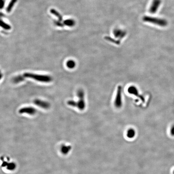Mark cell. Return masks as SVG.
Listing matches in <instances>:
<instances>
[{
	"mask_svg": "<svg viewBox=\"0 0 174 174\" xmlns=\"http://www.w3.org/2000/svg\"><path fill=\"white\" fill-rule=\"evenodd\" d=\"M84 92L82 89H79L77 92V96H78L79 100L77 102L73 101H69L67 102L68 105L73 107H77L81 110L83 111L85 109V104L84 101Z\"/></svg>",
	"mask_w": 174,
	"mask_h": 174,
	"instance_id": "obj_1",
	"label": "cell"
},
{
	"mask_svg": "<svg viewBox=\"0 0 174 174\" xmlns=\"http://www.w3.org/2000/svg\"><path fill=\"white\" fill-rule=\"evenodd\" d=\"M23 76L25 78H30L33 79L37 81L41 82L49 83L52 81V78L51 76L47 75H42L35 74L34 73H24Z\"/></svg>",
	"mask_w": 174,
	"mask_h": 174,
	"instance_id": "obj_2",
	"label": "cell"
},
{
	"mask_svg": "<svg viewBox=\"0 0 174 174\" xmlns=\"http://www.w3.org/2000/svg\"><path fill=\"white\" fill-rule=\"evenodd\" d=\"M143 20L145 22H148L153 24L157 25L162 27H165L167 25V21L164 19L145 16L143 18Z\"/></svg>",
	"mask_w": 174,
	"mask_h": 174,
	"instance_id": "obj_3",
	"label": "cell"
},
{
	"mask_svg": "<svg viewBox=\"0 0 174 174\" xmlns=\"http://www.w3.org/2000/svg\"><path fill=\"white\" fill-rule=\"evenodd\" d=\"M122 88L121 86H119L118 88L117 92L116 95L115 105V107L117 108H120L122 105L121 97Z\"/></svg>",
	"mask_w": 174,
	"mask_h": 174,
	"instance_id": "obj_4",
	"label": "cell"
},
{
	"mask_svg": "<svg viewBox=\"0 0 174 174\" xmlns=\"http://www.w3.org/2000/svg\"><path fill=\"white\" fill-rule=\"evenodd\" d=\"M161 3V0H153L150 6V12L151 13H155L158 10Z\"/></svg>",
	"mask_w": 174,
	"mask_h": 174,
	"instance_id": "obj_5",
	"label": "cell"
},
{
	"mask_svg": "<svg viewBox=\"0 0 174 174\" xmlns=\"http://www.w3.org/2000/svg\"><path fill=\"white\" fill-rule=\"evenodd\" d=\"M36 109L31 107H26L21 108L19 111L20 114H27L29 115H34L36 114Z\"/></svg>",
	"mask_w": 174,
	"mask_h": 174,
	"instance_id": "obj_6",
	"label": "cell"
},
{
	"mask_svg": "<svg viewBox=\"0 0 174 174\" xmlns=\"http://www.w3.org/2000/svg\"><path fill=\"white\" fill-rule=\"evenodd\" d=\"M34 103L35 105L44 109H48L50 107L49 103L46 101H42L40 99H35L34 101Z\"/></svg>",
	"mask_w": 174,
	"mask_h": 174,
	"instance_id": "obj_7",
	"label": "cell"
},
{
	"mask_svg": "<svg viewBox=\"0 0 174 174\" xmlns=\"http://www.w3.org/2000/svg\"><path fill=\"white\" fill-rule=\"evenodd\" d=\"M128 92L129 94H133L135 96H136L137 97H138L140 98L141 101L144 102V99L143 96H141L139 95V93L138 90L137 89L136 87L134 86H130L128 89Z\"/></svg>",
	"mask_w": 174,
	"mask_h": 174,
	"instance_id": "obj_8",
	"label": "cell"
},
{
	"mask_svg": "<svg viewBox=\"0 0 174 174\" xmlns=\"http://www.w3.org/2000/svg\"><path fill=\"white\" fill-rule=\"evenodd\" d=\"M25 77L23 75H19L15 77L13 79V81L14 83H19L22 81H24L25 80Z\"/></svg>",
	"mask_w": 174,
	"mask_h": 174,
	"instance_id": "obj_9",
	"label": "cell"
},
{
	"mask_svg": "<svg viewBox=\"0 0 174 174\" xmlns=\"http://www.w3.org/2000/svg\"><path fill=\"white\" fill-rule=\"evenodd\" d=\"M64 23L65 25L70 27H73L75 24V21L73 19H67L65 21Z\"/></svg>",
	"mask_w": 174,
	"mask_h": 174,
	"instance_id": "obj_10",
	"label": "cell"
},
{
	"mask_svg": "<svg viewBox=\"0 0 174 174\" xmlns=\"http://www.w3.org/2000/svg\"><path fill=\"white\" fill-rule=\"evenodd\" d=\"M71 147L69 145H63L61 148V151L64 154H67L71 150Z\"/></svg>",
	"mask_w": 174,
	"mask_h": 174,
	"instance_id": "obj_11",
	"label": "cell"
},
{
	"mask_svg": "<svg viewBox=\"0 0 174 174\" xmlns=\"http://www.w3.org/2000/svg\"><path fill=\"white\" fill-rule=\"evenodd\" d=\"M66 65L68 68L73 69L75 67V66H76V63L75 61L72 60H70L67 61L66 63Z\"/></svg>",
	"mask_w": 174,
	"mask_h": 174,
	"instance_id": "obj_12",
	"label": "cell"
},
{
	"mask_svg": "<svg viewBox=\"0 0 174 174\" xmlns=\"http://www.w3.org/2000/svg\"><path fill=\"white\" fill-rule=\"evenodd\" d=\"M135 131L133 129H130L127 132V136L129 138L134 137L135 136Z\"/></svg>",
	"mask_w": 174,
	"mask_h": 174,
	"instance_id": "obj_13",
	"label": "cell"
},
{
	"mask_svg": "<svg viewBox=\"0 0 174 174\" xmlns=\"http://www.w3.org/2000/svg\"><path fill=\"white\" fill-rule=\"evenodd\" d=\"M17 0H11L10 3H9V5L8 6L7 8V11L8 12H10L11 11L14 5L17 2Z\"/></svg>",
	"mask_w": 174,
	"mask_h": 174,
	"instance_id": "obj_14",
	"label": "cell"
},
{
	"mask_svg": "<svg viewBox=\"0 0 174 174\" xmlns=\"http://www.w3.org/2000/svg\"><path fill=\"white\" fill-rule=\"evenodd\" d=\"M0 26L3 27V28H5V29H9L10 28V26H9V25L5 23V22L1 20H0Z\"/></svg>",
	"mask_w": 174,
	"mask_h": 174,
	"instance_id": "obj_15",
	"label": "cell"
},
{
	"mask_svg": "<svg viewBox=\"0 0 174 174\" xmlns=\"http://www.w3.org/2000/svg\"><path fill=\"white\" fill-rule=\"evenodd\" d=\"M170 134L172 136H174V125L171 128L170 131Z\"/></svg>",
	"mask_w": 174,
	"mask_h": 174,
	"instance_id": "obj_16",
	"label": "cell"
},
{
	"mask_svg": "<svg viewBox=\"0 0 174 174\" xmlns=\"http://www.w3.org/2000/svg\"><path fill=\"white\" fill-rule=\"evenodd\" d=\"M5 5L4 0H0V9H2Z\"/></svg>",
	"mask_w": 174,
	"mask_h": 174,
	"instance_id": "obj_17",
	"label": "cell"
},
{
	"mask_svg": "<svg viewBox=\"0 0 174 174\" xmlns=\"http://www.w3.org/2000/svg\"><path fill=\"white\" fill-rule=\"evenodd\" d=\"M3 77V74H2L0 72V80L1 79V78H2Z\"/></svg>",
	"mask_w": 174,
	"mask_h": 174,
	"instance_id": "obj_18",
	"label": "cell"
},
{
	"mask_svg": "<svg viewBox=\"0 0 174 174\" xmlns=\"http://www.w3.org/2000/svg\"><path fill=\"white\" fill-rule=\"evenodd\" d=\"M173 174H174V170L173 171Z\"/></svg>",
	"mask_w": 174,
	"mask_h": 174,
	"instance_id": "obj_19",
	"label": "cell"
}]
</instances>
